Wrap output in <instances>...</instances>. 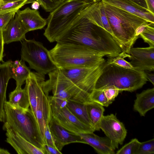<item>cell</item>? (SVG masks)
Returning <instances> with one entry per match:
<instances>
[{"mask_svg": "<svg viewBox=\"0 0 154 154\" xmlns=\"http://www.w3.org/2000/svg\"><path fill=\"white\" fill-rule=\"evenodd\" d=\"M89 4L76 0H65L50 12L44 35L50 42L69 26Z\"/></svg>", "mask_w": 154, "mask_h": 154, "instance_id": "cell-7", "label": "cell"}, {"mask_svg": "<svg viewBox=\"0 0 154 154\" xmlns=\"http://www.w3.org/2000/svg\"><path fill=\"white\" fill-rule=\"evenodd\" d=\"M154 25V23H147L143 24L138 27L135 32V38L137 40L140 37V35L146 29L147 26L149 25Z\"/></svg>", "mask_w": 154, "mask_h": 154, "instance_id": "cell-39", "label": "cell"}, {"mask_svg": "<svg viewBox=\"0 0 154 154\" xmlns=\"http://www.w3.org/2000/svg\"><path fill=\"white\" fill-rule=\"evenodd\" d=\"M1 1V0H0V2Z\"/></svg>", "mask_w": 154, "mask_h": 154, "instance_id": "cell-48", "label": "cell"}, {"mask_svg": "<svg viewBox=\"0 0 154 154\" xmlns=\"http://www.w3.org/2000/svg\"><path fill=\"white\" fill-rule=\"evenodd\" d=\"M154 25L148 26L145 30L140 35V36L144 42L147 43L150 46H154Z\"/></svg>", "mask_w": 154, "mask_h": 154, "instance_id": "cell-30", "label": "cell"}, {"mask_svg": "<svg viewBox=\"0 0 154 154\" xmlns=\"http://www.w3.org/2000/svg\"><path fill=\"white\" fill-rule=\"evenodd\" d=\"M48 74L49 79L45 81L43 85L47 95L51 91L52 96L68 101L84 103L92 101L90 95L76 85L60 69L57 68Z\"/></svg>", "mask_w": 154, "mask_h": 154, "instance_id": "cell-8", "label": "cell"}, {"mask_svg": "<svg viewBox=\"0 0 154 154\" xmlns=\"http://www.w3.org/2000/svg\"><path fill=\"white\" fill-rule=\"evenodd\" d=\"M4 110L5 119L3 126L4 130L11 128L37 147L43 149V146L45 144L42 137L37 120L30 109L16 107L6 101Z\"/></svg>", "mask_w": 154, "mask_h": 154, "instance_id": "cell-5", "label": "cell"}, {"mask_svg": "<svg viewBox=\"0 0 154 154\" xmlns=\"http://www.w3.org/2000/svg\"><path fill=\"white\" fill-rule=\"evenodd\" d=\"M84 13L85 17L93 23L104 29L113 37L102 1L88 5L84 9Z\"/></svg>", "mask_w": 154, "mask_h": 154, "instance_id": "cell-16", "label": "cell"}, {"mask_svg": "<svg viewBox=\"0 0 154 154\" xmlns=\"http://www.w3.org/2000/svg\"><path fill=\"white\" fill-rule=\"evenodd\" d=\"M6 141L18 154H45L44 149L38 148L26 140L13 129L8 128Z\"/></svg>", "mask_w": 154, "mask_h": 154, "instance_id": "cell-14", "label": "cell"}, {"mask_svg": "<svg viewBox=\"0 0 154 154\" xmlns=\"http://www.w3.org/2000/svg\"><path fill=\"white\" fill-rule=\"evenodd\" d=\"M35 0H1L0 14L17 11L25 4L32 3Z\"/></svg>", "mask_w": 154, "mask_h": 154, "instance_id": "cell-27", "label": "cell"}, {"mask_svg": "<svg viewBox=\"0 0 154 154\" xmlns=\"http://www.w3.org/2000/svg\"><path fill=\"white\" fill-rule=\"evenodd\" d=\"M109 5L119 8L154 23V15L131 0H102Z\"/></svg>", "mask_w": 154, "mask_h": 154, "instance_id": "cell-19", "label": "cell"}, {"mask_svg": "<svg viewBox=\"0 0 154 154\" xmlns=\"http://www.w3.org/2000/svg\"><path fill=\"white\" fill-rule=\"evenodd\" d=\"M146 78L149 80L153 85H154V74L153 73H145Z\"/></svg>", "mask_w": 154, "mask_h": 154, "instance_id": "cell-43", "label": "cell"}, {"mask_svg": "<svg viewBox=\"0 0 154 154\" xmlns=\"http://www.w3.org/2000/svg\"><path fill=\"white\" fill-rule=\"evenodd\" d=\"M45 154H61L62 153L57 149L45 144L43 146Z\"/></svg>", "mask_w": 154, "mask_h": 154, "instance_id": "cell-38", "label": "cell"}, {"mask_svg": "<svg viewBox=\"0 0 154 154\" xmlns=\"http://www.w3.org/2000/svg\"><path fill=\"white\" fill-rule=\"evenodd\" d=\"M66 107L80 121L93 128L89 118L85 103L68 101Z\"/></svg>", "mask_w": 154, "mask_h": 154, "instance_id": "cell-26", "label": "cell"}, {"mask_svg": "<svg viewBox=\"0 0 154 154\" xmlns=\"http://www.w3.org/2000/svg\"><path fill=\"white\" fill-rule=\"evenodd\" d=\"M10 66L11 78L16 81V89L21 88V86L30 74V69L26 66L24 61L22 59L12 61Z\"/></svg>", "mask_w": 154, "mask_h": 154, "instance_id": "cell-23", "label": "cell"}, {"mask_svg": "<svg viewBox=\"0 0 154 154\" xmlns=\"http://www.w3.org/2000/svg\"><path fill=\"white\" fill-rule=\"evenodd\" d=\"M110 62L119 66L127 69H134L132 66L124 59V58L120 56L115 57H109Z\"/></svg>", "mask_w": 154, "mask_h": 154, "instance_id": "cell-34", "label": "cell"}, {"mask_svg": "<svg viewBox=\"0 0 154 154\" xmlns=\"http://www.w3.org/2000/svg\"><path fill=\"white\" fill-rule=\"evenodd\" d=\"M4 42L2 35V31L0 30V62H3L4 45Z\"/></svg>", "mask_w": 154, "mask_h": 154, "instance_id": "cell-40", "label": "cell"}, {"mask_svg": "<svg viewBox=\"0 0 154 154\" xmlns=\"http://www.w3.org/2000/svg\"><path fill=\"white\" fill-rule=\"evenodd\" d=\"M148 10L154 15V0H144Z\"/></svg>", "mask_w": 154, "mask_h": 154, "instance_id": "cell-41", "label": "cell"}, {"mask_svg": "<svg viewBox=\"0 0 154 154\" xmlns=\"http://www.w3.org/2000/svg\"><path fill=\"white\" fill-rule=\"evenodd\" d=\"M21 58L30 68L45 75L57 68L51 60L48 51L40 42L26 38L21 42Z\"/></svg>", "mask_w": 154, "mask_h": 154, "instance_id": "cell-9", "label": "cell"}, {"mask_svg": "<svg viewBox=\"0 0 154 154\" xmlns=\"http://www.w3.org/2000/svg\"><path fill=\"white\" fill-rule=\"evenodd\" d=\"M90 97L92 101L100 104L103 106L107 107L110 104L103 90L94 89L91 94Z\"/></svg>", "mask_w": 154, "mask_h": 154, "instance_id": "cell-29", "label": "cell"}, {"mask_svg": "<svg viewBox=\"0 0 154 154\" xmlns=\"http://www.w3.org/2000/svg\"><path fill=\"white\" fill-rule=\"evenodd\" d=\"M44 137L45 144L57 149L54 139L50 130L48 124L47 125L45 128Z\"/></svg>", "mask_w": 154, "mask_h": 154, "instance_id": "cell-36", "label": "cell"}, {"mask_svg": "<svg viewBox=\"0 0 154 154\" xmlns=\"http://www.w3.org/2000/svg\"><path fill=\"white\" fill-rule=\"evenodd\" d=\"M86 143L92 147L99 154H114L116 148L107 137H101L93 132L79 133Z\"/></svg>", "mask_w": 154, "mask_h": 154, "instance_id": "cell-18", "label": "cell"}, {"mask_svg": "<svg viewBox=\"0 0 154 154\" xmlns=\"http://www.w3.org/2000/svg\"><path fill=\"white\" fill-rule=\"evenodd\" d=\"M100 128L111 141L116 149L122 145L126 137L127 131L123 124L113 114L103 116Z\"/></svg>", "mask_w": 154, "mask_h": 154, "instance_id": "cell-12", "label": "cell"}, {"mask_svg": "<svg viewBox=\"0 0 154 154\" xmlns=\"http://www.w3.org/2000/svg\"><path fill=\"white\" fill-rule=\"evenodd\" d=\"M103 2L113 38L121 50L122 56L128 57L130 49L136 40L135 30L140 25L149 22L122 9Z\"/></svg>", "mask_w": 154, "mask_h": 154, "instance_id": "cell-2", "label": "cell"}, {"mask_svg": "<svg viewBox=\"0 0 154 154\" xmlns=\"http://www.w3.org/2000/svg\"><path fill=\"white\" fill-rule=\"evenodd\" d=\"M9 60L0 64V122H4L5 119L4 105L6 101V92L9 79L11 78V64Z\"/></svg>", "mask_w": 154, "mask_h": 154, "instance_id": "cell-21", "label": "cell"}, {"mask_svg": "<svg viewBox=\"0 0 154 154\" xmlns=\"http://www.w3.org/2000/svg\"><path fill=\"white\" fill-rule=\"evenodd\" d=\"M104 62L91 67L60 69L76 85L91 95L95 89L96 82L101 74Z\"/></svg>", "mask_w": 154, "mask_h": 154, "instance_id": "cell-10", "label": "cell"}, {"mask_svg": "<svg viewBox=\"0 0 154 154\" xmlns=\"http://www.w3.org/2000/svg\"><path fill=\"white\" fill-rule=\"evenodd\" d=\"M40 5V3L38 2L35 1L32 3L31 7L32 9L38 10L39 8Z\"/></svg>", "mask_w": 154, "mask_h": 154, "instance_id": "cell-44", "label": "cell"}, {"mask_svg": "<svg viewBox=\"0 0 154 154\" xmlns=\"http://www.w3.org/2000/svg\"><path fill=\"white\" fill-rule=\"evenodd\" d=\"M140 144L137 139L134 138L117 151L116 154H137Z\"/></svg>", "mask_w": 154, "mask_h": 154, "instance_id": "cell-28", "label": "cell"}, {"mask_svg": "<svg viewBox=\"0 0 154 154\" xmlns=\"http://www.w3.org/2000/svg\"><path fill=\"white\" fill-rule=\"evenodd\" d=\"M19 20L27 32L43 28L47 24V20L40 15L38 10L27 7L16 13Z\"/></svg>", "mask_w": 154, "mask_h": 154, "instance_id": "cell-17", "label": "cell"}, {"mask_svg": "<svg viewBox=\"0 0 154 154\" xmlns=\"http://www.w3.org/2000/svg\"><path fill=\"white\" fill-rule=\"evenodd\" d=\"M103 90L110 104L114 101L119 93V89L114 86H108Z\"/></svg>", "mask_w": 154, "mask_h": 154, "instance_id": "cell-33", "label": "cell"}, {"mask_svg": "<svg viewBox=\"0 0 154 154\" xmlns=\"http://www.w3.org/2000/svg\"><path fill=\"white\" fill-rule=\"evenodd\" d=\"M65 0H38L46 11L51 12Z\"/></svg>", "mask_w": 154, "mask_h": 154, "instance_id": "cell-31", "label": "cell"}, {"mask_svg": "<svg viewBox=\"0 0 154 154\" xmlns=\"http://www.w3.org/2000/svg\"><path fill=\"white\" fill-rule=\"evenodd\" d=\"M84 3L87 4H90L92 3L100 1L102 0H76Z\"/></svg>", "mask_w": 154, "mask_h": 154, "instance_id": "cell-45", "label": "cell"}, {"mask_svg": "<svg viewBox=\"0 0 154 154\" xmlns=\"http://www.w3.org/2000/svg\"><path fill=\"white\" fill-rule=\"evenodd\" d=\"M50 57L60 69L91 67L105 61L104 56L79 44L57 42L49 51Z\"/></svg>", "mask_w": 154, "mask_h": 154, "instance_id": "cell-3", "label": "cell"}, {"mask_svg": "<svg viewBox=\"0 0 154 154\" xmlns=\"http://www.w3.org/2000/svg\"><path fill=\"white\" fill-rule=\"evenodd\" d=\"M17 11L0 14V30L2 31L14 16Z\"/></svg>", "mask_w": 154, "mask_h": 154, "instance_id": "cell-35", "label": "cell"}, {"mask_svg": "<svg viewBox=\"0 0 154 154\" xmlns=\"http://www.w3.org/2000/svg\"><path fill=\"white\" fill-rule=\"evenodd\" d=\"M10 153L7 150L0 148V154H10Z\"/></svg>", "mask_w": 154, "mask_h": 154, "instance_id": "cell-46", "label": "cell"}, {"mask_svg": "<svg viewBox=\"0 0 154 154\" xmlns=\"http://www.w3.org/2000/svg\"><path fill=\"white\" fill-rule=\"evenodd\" d=\"M89 118L94 131H99L100 124L105 111L103 106L91 101L85 103Z\"/></svg>", "mask_w": 154, "mask_h": 154, "instance_id": "cell-24", "label": "cell"}, {"mask_svg": "<svg viewBox=\"0 0 154 154\" xmlns=\"http://www.w3.org/2000/svg\"><path fill=\"white\" fill-rule=\"evenodd\" d=\"M45 81V75L31 72L25 81V87L29 96L30 109L37 120L44 142L45 128L52 117L49 95L45 93L43 88Z\"/></svg>", "mask_w": 154, "mask_h": 154, "instance_id": "cell-6", "label": "cell"}, {"mask_svg": "<svg viewBox=\"0 0 154 154\" xmlns=\"http://www.w3.org/2000/svg\"><path fill=\"white\" fill-rule=\"evenodd\" d=\"M133 109L141 116L154 107V88H149L136 94Z\"/></svg>", "mask_w": 154, "mask_h": 154, "instance_id": "cell-22", "label": "cell"}, {"mask_svg": "<svg viewBox=\"0 0 154 154\" xmlns=\"http://www.w3.org/2000/svg\"><path fill=\"white\" fill-rule=\"evenodd\" d=\"M27 31L18 18L16 13L2 31L5 43L21 41L25 39Z\"/></svg>", "mask_w": 154, "mask_h": 154, "instance_id": "cell-20", "label": "cell"}, {"mask_svg": "<svg viewBox=\"0 0 154 154\" xmlns=\"http://www.w3.org/2000/svg\"><path fill=\"white\" fill-rule=\"evenodd\" d=\"M84 9L78 18L56 38L55 42L82 45L109 57L118 56L121 49L112 36L87 18L84 14Z\"/></svg>", "mask_w": 154, "mask_h": 154, "instance_id": "cell-1", "label": "cell"}, {"mask_svg": "<svg viewBox=\"0 0 154 154\" xmlns=\"http://www.w3.org/2000/svg\"><path fill=\"white\" fill-rule=\"evenodd\" d=\"M154 139L140 142L137 154H153Z\"/></svg>", "mask_w": 154, "mask_h": 154, "instance_id": "cell-32", "label": "cell"}, {"mask_svg": "<svg viewBox=\"0 0 154 154\" xmlns=\"http://www.w3.org/2000/svg\"><path fill=\"white\" fill-rule=\"evenodd\" d=\"M128 57L134 69L143 71L154 70V46L131 48Z\"/></svg>", "mask_w": 154, "mask_h": 154, "instance_id": "cell-13", "label": "cell"}, {"mask_svg": "<svg viewBox=\"0 0 154 154\" xmlns=\"http://www.w3.org/2000/svg\"><path fill=\"white\" fill-rule=\"evenodd\" d=\"M35 0V1H38V0Z\"/></svg>", "mask_w": 154, "mask_h": 154, "instance_id": "cell-47", "label": "cell"}, {"mask_svg": "<svg viewBox=\"0 0 154 154\" xmlns=\"http://www.w3.org/2000/svg\"><path fill=\"white\" fill-rule=\"evenodd\" d=\"M49 99L50 103L61 108L66 107L68 102L65 99L52 96H49Z\"/></svg>", "mask_w": 154, "mask_h": 154, "instance_id": "cell-37", "label": "cell"}, {"mask_svg": "<svg viewBox=\"0 0 154 154\" xmlns=\"http://www.w3.org/2000/svg\"><path fill=\"white\" fill-rule=\"evenodd\" d=\"M147 81L144 71L123 68L111 63L108 58L103 63L95 89L103 90L108 86H114L119 92H132L142 88Z\"/></svg>", "mask_w": 154, "mask_h": 154, "instance_id": "cell-4", "label": "cell"}, {"mask_svg": "<svg viewBox=\"0 0 154 154\" xmlns=\"http://www.w3.org/2000/svg\"><path fill=\"white\" fill-rule=\"evenodd\" d=\"M133 2L143 7V8L147 9V6L144 0H131Z\"/></svg>", "mask_w": 154, "mask_h": 154, "instance_id": "cell-42", "label": "cell"}, {"mask_svg": "<svg viewBox=\"0 0 154 154\" xmlns=\"http://www.w3.org/2000/svg\"><path fill=\"white\" fill-rule=\"evenodd\" d=\"M48 125L57 148L60 151L65 145L70 143L86 144L80 136L66 130L57 123L52 117Z\"/></svg>", "mask_w": 154, "mask_h": 154, "instance_id": "cell-15", "label": "cell"}, {"mask_svg": "<svg viewBox=\"0 0 154 154\" xmlns=\"http://www.w3.org/2000/svg\"><path fill=\"white\" fill-rule=\"evenodd\" d=\"M8 101L11 105L20 108L27 109L30 106L29 97L26 89H16L11 92Z\"/></svg>", "mask_w": 154, "mask_h": 154, "instance_id": "cell-25", "label": "cell"}, {"mask_svg": "<svg viewBox=\"0 0 154 154\" xmlns=\"http://www.w3.org/2000/svg\"><path fill=\"white\" fill-rule=\"evenodd\" d=\"M52 117L56 122L68 131L77 134L94 132V129L76 118L66 106L60 108L50 103Z\"/></svg>", "mask_w": 154, "mask_h": 154, "instance_id": "cell-11", "label": "cell"}]
</instances>
